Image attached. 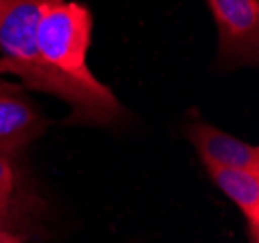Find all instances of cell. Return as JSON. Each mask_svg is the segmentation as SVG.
<instances>
[{
	"label": "cell",
	"instance_id": "6da1fadb",
	"mask_svg": "<svg viewBox=\"0 0 259 243\" xmlns=\"http://www.w3.org/2000/svg\"><path fill=\"white\" fill-rule=\"evenodd\" d=\"M47 0H0V56L25 87L62 99L72 108L70 124L112 126L124 108L110 87H85L45 62L37 48V18Z\"/></svg>",
	"mask_w": 259,
	"mask_h": 243
},
{
	"label": "cell",
	"instance_id": "7a4b0ae2",
	"mask_svg": "<svg viewBox=\"0 0 259 243\" xmlns=\"http://www.w3.org/2000/svg\"><path fill=\"white\" fill-rule=\"evenodd\" d=\"M93 16L87 6L68 0H47L37 18L35 37L45 62L68 79L85 87H101L87 68Z\"/></svg>",
	"mask_w": 259,
	"mask_h": 243
},
{
	"label": "cell",
	"instance_id": "3957f363",
	"mask_svg": "<svg viewBox=\"0 0 259 243\" xmlns=\"http://www.w3.org/2000/svg\"><path fill=\"white\" fill-rule=\"evenodd\" d=\"M207 6L219 33V64L257 66L259 0H207Z\"/></svg>",
	"mask_w": 259,
	"mask_h": 243
},
{
	"label": "cell",
	"instance_id": "277c9868",
	"mask_svg": "<svg viewBox=\"0 0 259 243\" xmlns=\"http://www.w3.org/2000/svg\"><path fill=\"white\" fill-rule=\"evenodd\" d=\"M45 127V120L23 95L22 87L0 81V155H20Z\"/></svg>",
	"mask_w": 259,
	"mask_h": 243
},
{
	"label": "cell",
	"instance_id": "5b68a950",
	"mask_svg": "<svg viewBox=\"0 0 259 243\" xmlns=\"http://www.w3.org/2000/svg\"><path fill=\"white\" fill-rule=\"evenodd\" d=\"M190 143L199 153L205 166L242 168L259 172V149L225 133L207 122H194L186 127Z\"/></svg>",
	"mask_w": 259,
	"mask_h": 243
},
{
	"label": "cell",
	"instance_id": "8992f818",
	"mask_svg": "<svg viewBox=\"0 0 259 243\" xmlns=\"http://www.w3.org/2000/svg\"><path fill=\"white\" fill-rule=\"evenodd\" d=\"M215 185L246 216L251 243L259 241V172L205 166Z\"/></svg>",
	"mask_w": 259,
	"mask_h": 243
},
{
	"label": "cell",
	"instance_id": "52a82bcc",
	"mask_svg": "<svg viewBox=\"0 0 259 243\" xmlns=\"http://www.w3.org/2000/svg\"><path fill=\"white\" fill-rule=\"evenodd\" d=\"M18 193V174L12 157L0 155V226L8 218L16 205Z\"/></svg>",
	"mask_w": 259,
	"mask_h": 243
},
{
	"label": "cell",
	"instance_id": "ba28073f",
	"mask_svg": "<svg viewBox=\"0 0 259 243\" xmlns=\"http://www.w3.org/2000/svg\"><path fill=\"white\" fill-rule=\"evenodd\" d=\"M0 243H22V237L14 235V233H10L8 230H4L0 226Z\"/></svg>",
	"mask_w": 259,
	"mask_h": 243
},
{
	"label": "cell",
	"instance_id": "9c48e42d",
	"mask_svg": "<svg viewBox=\"0 0 259 243\" xmlns=\"http://www.w3.org/2000/svg\"><path fill=\"white\" fill-rule=\"evenodd\" d=\"M4 74H10V68H8L6 60L0 56V75H4Z\"/></svg>",
	"mask_w": 259,
	"mask_h": 243
}]
</instances>
